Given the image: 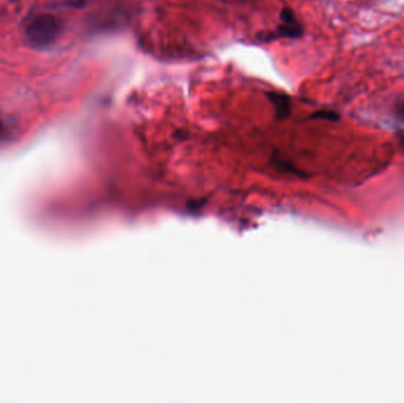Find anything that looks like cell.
Instances as JSON below:
<instances>
[{
  "mask_svg": "<svg viewBox=\"0 0 404 403\" xmlns=\"http://www.w3.org/2000/svg\"><path fill=\"white\" fill-rule=\"evenodd\" d=\"M62 32V24L51 13H36L27 19L24 36L27 44L34 49H46L56 43Z\"/></svg>",
  "mask_w": 404,
  "mask_h": 403,
  "instance_id": "cell-1",
  "label": "cell"
},
{
  "mask_svg": "<svg viewBox=\"0 0 404 403\" xmlns=\"http://www.w3.org/2000/svg\"><path fill=\"white\" fill-rule=\"evenodd\" d=\"M280 24L273 32L267 34V39L277 38H287V39H298L304 34V29L301 22L298 20L294 12L289 8H284L280 12Z\"/></svg>",
  "mask_w": 404,
  "mask_h": 403,
  "instance_id": "cell-2",
  "label": "cell"
},
{
  "mask_svg": "<svg viewBox=\"0 0 404 403\" xmlns=\"http://www.w3.org/2000/svg\"><path fill=\"white\" fill-rule=\"evenodd\" d=\"M267 98L271 101L273 108L275 110V116L278 120H285L291 112V101L286 93H268Z\"/></svg>",
  "mask_w": 404,
  "mask_h": 403,
  "instance_id": "cell-3",
  "label": "cell"
},
{
  "mask_svg": "<svg viewBox=\"0 0 404 403\" xmlns=\"http://www.w3.org/2000/svg\"><path fill=\"white\" fill-rule=\"evenodd\" d=\"M312 119H322V120L336 121L338 115L331 110H322V112H315L312 115Z\"/></svg>",
  "mask_w": 404,
  "mask_h": 403,
  "instance_id": "cell-4",
  "label": "cell"
},
{
  "mask_svg": "<svg viewBox=\"0 0 404 403\" xmlns=\"http://www.w3.org/2000/svg\"><path fill=\"white\" fill-rule=\"evenodd\" d=\"M398 112H400V115L404 119V102L398 107Z\"/></svg>",
  "mask_w": 404,
  "mask_h": 403,
  "instance_id": "cell-5",
  "label": "cell"
},
{
  "mask_svg": "<svg viewBox=\"0 0 404 403\" xmlns=\"http://www.w3.org/2000/svg\"><path fill=\"white\" fill-rule=\"evenodd\" d=\"M0 127H1V124H0Z\"/></svg>",
  "mask_w": 404,
  "mask_h": 403,
  "instance_id": "cell-6",
  "label": "cell"
}]
</instances>
